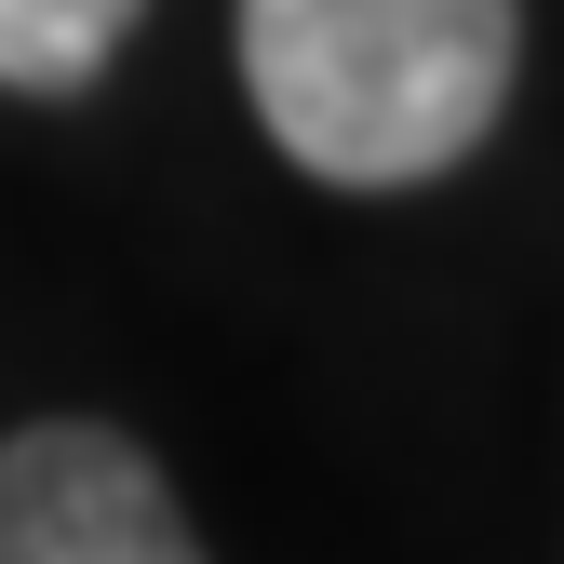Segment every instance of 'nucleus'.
<instances>
[{
    "mask_svg": "<svg viewBox=\"0 0 564 564\" xmlns=\"http://www.w3.org/2000/svg\"><path fill=\"white\" fill-rule=\"evenodd\" d=\"M511 0H242V95L323 188H431L511 108Z\"/></svg>",
    "mask_w": 564,
    "mask_h": 564,
    "instance_id": "1",
    "label": "nucleus"
},
{
    "mask_svg": "<svg viewBox=\"0 0 564 564\" xmlns=\"http://www.w3.org/2000/svg\"><path fill=\"white\" fill-rule=\"evenodd\" d=\"M0 564H202L175 484L108 416H41L0 444Z\"/></svg>",
    "mask_w": 564,
    "mask_h": 564,
    "instance_id": "2",
    "label": "nucleus"
},
{
    "mask_svg": "<svg viewBox=\"0 0 564 564\" xmlns=\"http://www.w3.org/2000/svg\"><path fill=\"white\" fill-rule=\"evenodd\" d=\"M149 0H0V95H95Z\"/></svg>",
    "mask_w": 564,
    "mask_h": 564,
    "instance_id": "3",
    "label": "nucleus"
}]
</instances>
